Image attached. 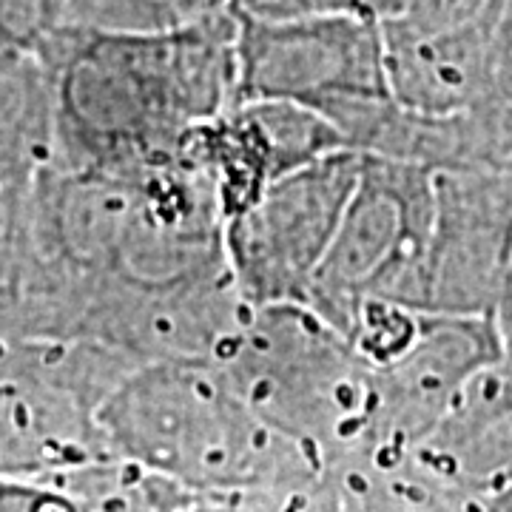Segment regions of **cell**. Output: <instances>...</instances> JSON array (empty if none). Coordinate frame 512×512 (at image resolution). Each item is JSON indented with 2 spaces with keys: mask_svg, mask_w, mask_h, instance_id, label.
I'll return each instance as SVG.
<instances>
[{
  "mask_svg": "<svg viewBox=\"0 0 512 512\" xmlns=\"http://www.w3.org/2000/svg\"><path fill=\"white\" fill-rule=\"evenodd\" d=\"M481 512H512V481L510 484H504L498 493L490 495V498L484 501Z\"/></svg>",
  "mask_w": 512,
  "mask_h": 512,
  "instance_id": "cell-22",
  "label": "cell"
},
{
  "mask_svg": "<svg viewBox=\"0 0 512 512\" xmlns=\"http://www.w3.org/2000/svg\"><path fill=\"white\" fill-rule=\"evenodd\" d=\"M214 362L262 419L308 447L325 470L359 453L373 367L311 305L254 308Z\"/></svg>",
  "mask_w": 512,
  "mask_h": 512,
  "instance_id": "cell-3",
  "label": "cell"
},
{
  "mask_svg": "<svg viewBox=\"0 0 512 512\" xmlns=\"http://www.w3.org/2000/svg\"><path fill=\"white\" fill-rule=\"evenodd\" d=\"M26 60H32V57L12 55L6 46H0V72H9V69H15V66H20V63H26Z\"/></svg>",
  "mask_w": 512,
  "mask_h": 512,
  "instance_id": "cell-25",
  "label": "cell"
},
{
  "mask_svg": "<svg viewBox=\"0 0 512 512\" xmlns=\"http://www.w3.org/2000/svg\"><path fill=\"white\" fill-rule=\"evenodd\" d=\"M60 23V0H0V46L37 57Z\"/></svg>",
  "mask_w": 512,
  "mask_h": 512,
  "instance_id": "cell-18",
  "label": "cell"
},
{
  "mask_svg": "<svg viewBox=\"0 0 512 512\" xmlns=\"http://www.w3.org/2000/svg\"><path fill=\"white\" fill-rule=\"evenodd\" d=\"M288 100L328 117L353 148L393 100L382 23L348 12L265 20L237 12V103Z\"/></svg>",
  "mask_w": 512,
  "mask_h": 512,
  "instance_id": "cell-4",
  "label": "cell"
},
{
  "mask_svg": "<svg viewBox=\"0 0 512 512\" xmlns=\"http://www.w3.org/2000/svg\"><path fill=\"white\" fill-rule=\"evenodd\" d=\"M384 37V69L393 100L427 117L473 109L487 92L495 63V32Z\"/></svg>",
  "mask_w": 512,
  "mask_h": 512,
  "instance_id": "cell-11",
  "label": "cell"
},
{
  "mask_svg": "<svg viewBox=\"0 0 512 512\" xmlns=\"http://www.w3.org/2000/svg\"><path fill=\"white\" fill-rule=\"evenodd\" d=\"M345 146L319 111L288 100H245L205 120L180 146L214 185L225 222L248 211L271 185Z\"/></svg>",
  "mask_w": 512,
  "mask_h": 512,
  "instance_id": "cell-9",
  "label": "cell"
},
{
  "mask_svg": "<svg viewBox=\"0 0 512 512\" xmlns=\"http://www.w3.org/2000/svg\"><path fill=\"white\" fill-rule=\"evenodd\" d=\"M49 481L72 493L89 512H177L208 498L146 464L114 453L83 461Z\"/></svg>",
  "mask_w": 512,
  "mask_h": 512,
  "instance_id": "cell-13",
  "label": "cell"
},
{
  "mask_svg": "<svg viewBox=\"0 0 512 512\" xmlns=\"http://www.w3.org/2000/svg\"><path fill=\"white\" fill-rule=\"evenodd\" d=\"M0 512H89L72 493L49 478L0 473Z\"/></svg>",
  "mask_w": 512,
  "mask_h": 512,
  "instance_id": "cell-19",
  "label": "cell"
},
{
  "mask_svg": "<svg viewBox=\"0 0 512 512\" xmlns=\"http://www.w3.org/2000/svg\"><path fill=\"white\" fill-rule=\"evenodd\" d=\"M501 339L504 330L498 316L424 311L413 348L390 365L373 367L365 439L359 453L342 464L390 461L413 453L450 413L464 384L498 356Z\"/></svg>",
  "mask_w": 512,
  "mask_h": 512,
  "instance_id": "cell-8",
  "label": "cell"
},
{
  "mask_svg": "<svg viewBox=\"0 0 512 512\" xmlns=\"http://www.w3.org/2000/svg\"><path fill=\"white\" fill-rule=\"evenodd\" d=\"M501 350L478 370L441 424L413 450L441 478L476 498L512 481V328Z\"/></svg>",
  "mask_w": 512,
  "mask_h": 512,
  "instance_id": "cell-10",
  "label": "cell"
},
{
  "mask_svg": "<svg viewBox=\"0 0 512 512\" xmlns=\"http://www.w3.org/2000/svg\"><path fill=\"white\" fill-rule=\"evenodd\" d=\"M362 174V154L339 148L271 185L225 222V256L251 308L308 305L339 222Z\"/></svg>",
  "mask_w": 512,
  "mask_h": 512,
  "instance_id": "cell-6",
  "label": "cell"
},
{
  "mask_svg": "<svg viewBox=\"0 0 512 512\" xmlns=\"http://www.w3.org/2000/svg\"><path fill=\"white\" fill-rule=\"evenodd\" d=\"M322 3H325V12H348V15L382 23V20L393 18L407 0H322Z\"/></svg>",
  "mask_w": 512,
  "mask_h": 512,
  "instance_id": "cell-21",
  "label": "cell"
},
{
  "mask_svg": "<svg viewBox=\"0 0 512 512\" xmlns=\"http://www.w3.org/2000/svg\"><path fill=\"white\" fill-rule=\"evenodd\" d=\"M231 512H350L330 470L319 476L231 501Z\"/></svg>",
  "mask_w": 512,
  "mask_h": 512,
  "instance_id": "cell-17",
  "label": "cell"
},
{
  "mask_svg": "<svg viewBox=\"0 0 512 512\" xmlns=\"http://www.w3.org/2000/svg\"><path fill=\"white\" fill-rule=\"evenodd\" d=\"M55 157L52 89L32 57L0 72V245H20L43 171Z\"/></svg>",
  "mask_w": 512,
  "mask_h": 512,
  "instance_id": "cell-12",
  "label": "cell"
},
{
  "mask_svg": "<svg viewBox=\"0 0 512 512\" xmlns=\"http://www.w3.org/2000/svg\"><path fill=\"white\" fill-rule=\"evenodd\" d=\"M498 322L512 328V268L507 276V288H504V299H501V308H498Z\"/></svg>",
  "mask_w": 512,
  "mask_h": 512,
  "instance_id": "cell-24",
  "label": "cell"
},
{
  "mask_svg": "<svg viewBox=\"0 0 512 512\" xmlns=\"http://www.w3.org/2000/svg\"><path fill=\"white\" fill-rule=\"evenodd\" d=\"M436 214V171L362 154V174L308 305L345 333L367 296L419 308L421 268Z\"/></svg>",
  "mask_w": 512,
  "mask_h": 512,
  "instance_id": "cell-5",
  "label": "cell"
},
{
  "mask_svg": "<svg viewBox=\"0 0 512 512\" xmlns=\"http://www.w3.org/2000/svg\"><path fill=\"white\" fill-rule=\"evenodd\" d=\"M467 168H512V0L495 37L493 77L473 109L461 111Z\"/></svg>",
  "mask_w": 512,
  "mask_h": 512,
  "instance_id": "cell-14",
  "label": "cell"
},
{
  "mask_svg": "<svg viewBox=\"0 0 512 512\" xmlns=\"http://www.w3.org/2000/svg\"><path fill=\"white\" fill-rule=\"evenodd\" d=\"M510 0H407L382 29L399 35H467L495 32Z\"/></svg>",
  "mask_w": 512,
  "mask_h": 512,
  "instance_id": "cell-16",
  "label": "cell"
},
{
  "mask_svg": "<svg viewBox=\"0 0 512 512\" xmlns=\"http://www.w3.org/2000/svg\"><path fill=\"white\" fill-rule=\"evenodd\" d=\"M37 60L52 89V165L137 171L237 103V15L154 35L57 23Z\"/></svg>",
  "mask_w": 512,
  "mask_h": 512,
  "instance_id": "cell-1",
  "label": "cell"
},
{
  "mask_svg": "<svg viewBox=\"0 0 512 512\" xmlns=\"http://www.w3.org/2000/svg\"><path fill=\"white\" fill-rule=\"evenodd\" d=\"M97 421L114 456L220 501L325 473L308 447L271 427L208 359L134 367L100 404Z\"/></svg>",
  "mask_w": 512,
  "mask_h": 512,
  "instance_id": "cell-2",
  "label": "cell"
},
{
  "mask_svg": "<svg viewBox=\"0 0 512 512\" xmlns=\"http://www.w3.org/2000/svg\"><path fill=\"white\" fill-rule=\"evenodd\" d=\"M424 311L396 299L367 296L350 316L345 336L370 367L396 362L419 339Z\"/></svg>",
  "mask_w": 512,
  "mask_h": 512,
  "instance_id": "cell-15",
  "label": "cell"
},
{
  "mask_svg": "<svg viewBox=\"0 0 512 512\" xmlns=\"http://www.w3.org/2000/svg\"><path fill=\"white\" fill-rule=\"evenodd\" d=\"M237 12L251 15V18L282 20L319 15V12H325V6H322V0H237Z\"/></svg>",
  "mask_w": 512,
  "mask_h": 512,
  "instance_id": "cell-20",
  "label": "cell"
},
{
  "mask_svg": "<svg viewBox=\"0 0 512 512\" xmlns=\"http://www.w3.org/2000/svg\"><path fill=\"white\" fill-rule=\"evenodd\" d=\"M512 268V168L436 174L419 311L498 316Z\"/></svg>",
  "mask_w": 512,
  "mask_h": 512,
  "instance_id": "cell-7",
  "label": "cell"
},
{
  "mask_svg": "<svg viewBox=\"0 0 512 512\" xmlns=\"http://www.w3.org/2000/svg\"><path fill=\"white\" fill-rule=\"evenodd\" d=\"M177 512H231V501H220V498H200L191 507H183Z\"/></svg>",
  "mask_w": 512,
  "mask_h": 512,
  "instance_id": "cell-23",
  "label": "cell"
}]
</instances>
